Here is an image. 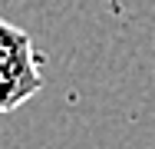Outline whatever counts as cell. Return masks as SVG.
<instances>
[{
  "mask_svg": "<svg viewBox=\"0 0 155 149\" xmlns=\"http://www.w3.org/2000/svg\"><path fill=\"white\" fill-rule=\"evenodd\" d=\"M40 89V70L33 60L30 36L0 20V113L30 99Z\"/></svg>",
  "mask_w": 155,
  "mask_h": 149,
  "instance_id": "1",
  "label": "cell"
}]
</instances>
